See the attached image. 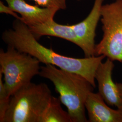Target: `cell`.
Segmentation results:
<instances>
[{
  "label": "cell",
  "instance_id": "1",
  "mask_svg": "<svg viewBox=\"0 0 122 122\" xmlns=\"http://www.w3.org/2000/svg\"><path fill=\"white\" fill-rule=\"evenodd\" d=\"M2 39L7 45L30 54L45 65L51 64L61 69L79 74L96 87L95 73L98 66L105 57L104 55L77 58L62 55L40 44L29 27L16 19L12 29L5 31Z\"/></svg>",
  "mask_w": 122,
  "mask_h": 122
},
{
  "label": "cell",
  "instance_id": "2",
  "mask_svg": "<svg viewBox=\"0 0 122 122\" xmlns=\"http://www.w3.org/2000/svg\"><path fill=\"white\" fill-rule=\"evenodd\" d=\"M39 75L53 84L72 122H88L85 113V103L89 94L93 92L95 88L86 79L51 64L41 66Z\"/></svg>",
  "mask_w": 122,
  "mask_h": 122
},
{
  "label": "cell",
  "instance_id": "3",
  "mask_svg": "<svg viewBox=\"0 0 122 122\" xmlns=\"http://www.w3.org/2000/svg\"><path fill=\"white\" fill-rule=\"evenodd\" d=\"M52 96L45 83L26 84L11 96L2 122H39Z\"/></svg>",
  "mask_w": 122,
  "mask_h": 122
},
{
  "label": "cell",
  "instance_id": "4",
  "mask_svg": "<svg viewBox=\"0 0 122 122\" xmlns=\"http://www.w3.org/2000/svg\"><path fill=\"white\" fill-rule=\"evenodd\" d=\"M40 63L37 58L13 46L8 45L6 51L0 49V72L4 75L5 86L10 96L39 75Z\"/></svg>",
  "mask_w": 122,
  "mask_h": 122
},
{
  "label": "cell",
  "instance_id": "5",
  "mask_svg": "<svg viewBox=\"0 0 122 122\" xmlns=\"http://www.w3.org/2000/svg\"><path fill=\"white\" fill-rule=\"evenodd\" d=\"M101 13L103 35L96 45L95 56L122 62V0L103 4Z\"/></svg>",
  "mask_w": 122,
  "mask_h": 122
},
{
  "label": "cell",
  "instance_id": "6",
  "mask_svg": "<svg viewBox=\"0 0 122 122\" xmlns=\"http://www.w3.org/2000/svg\"><path fill=\"white\" fill-rule=\"evenodd\" d=\"M113 61L107 58L101 62L95 73L98 82V93L110 106L122 109V83L114 82L112 72L115 66Z\"/></svg>",
  "mask_w": 122,
  "mask_h": 122
},
{
  "label": "cell",
  "instance_id": "7",
  "mask_svg": "<svg viewBox=\"0 0 122 122\" xmlns=\"http://www.w3.org/2000/svg\"><path fill=\"white\" fill-rule=\"evenodd\" d=\"M105 0H95L91 12L81 22L71 25L81 44V49L86 57L95 56L96 30L101 19V8Z\"/></svg>",
  "mask_w": 122,
  "mask_h": 122
},
{
  "label": "cell",
  "instance_id": "8",
  "mask_svg": "<svg viewBox=\"0 0 122 122\" xmlns=\"http://www.w3.org/2000/svg\"><path fill=\"white\" fill-rule=\"evenodd\" d=\"M9 7L20 15V20L29 27L53 20L57 11L56 9L40 7L31 5L25 0H5Z\"/></svg>",
  "mask_w": 122,
  "mask_h": 122
},
{
  "label": "cell",
  "instance_id": "9",
  "mask_svg": "<svg viewBox=\"0 0 122 122\" xmlns=\"http://www.w3.org/2000/svg\"><path fill=\"white\" fill-rule=\"evenodd\" d=\"M88 122H122V109H113L99 93L91 92L85 103Z\"/></svg>",
  "mask_w": 122,
  "mask_h": 122
},
{
  "label": "cell",
  "instance_id": "10",
  "mask_svg": "<svg viewBox=\"0 0 122 122\" xmlns=\"http://www.w3.org/2000/svg\"><path fill=\"white\" fill-rule=\"evenodd\" d=\"M29 28L37 40L44 36H52L68 41L81 48V44L71 25L59 24L53 19L42 24L30 26Z\"/></svg>",
  "mask_w": 122,
  "mask_h": 122
},
{
  "label": "cell",
  "instance_id": "11",
  "mask_svg": "<svg viewBox=\"0 0 122 122\" xmlns=\"http://www.w3.org/2000/svg\"><path fill=\"white\" fill-rule=\"evenodd\" d=\"M61 103L59 98L52 96L39 122H72L69 113L62 109Z\"/></svg>",
  "mask_w": 122,
  "mask_h": 122
},
{
  "label": "cell",
  "instance_id": "12",
  "mask_svg": "<svg viewBox=\"0 0 122 122\" xmlns=\"http://www.w3.org/2000/svg\"><path fill=\"white\" fill-rule=\"evenodd\" d=\"M2 75L0 72V122H2L6 112L9 107L10 97L2 81Z\"/></svg>",
  "mask_w": 122,
  "mask_h": 122
},
{
  "label": "cell",
  "instance_id": "13",
  "mask_svg": "<svg viewBox=\"0 0 122 122\" xmlns=\"http://www.w3.org/2000/svg\"><path fill=\"white\" fill-rule=\"evenodd\" d=\"M35 2L36 4L44 8L64 10L66 8V0H28Z\"/></svg>",
  "mask_w": 122,
  "mask_h": 122
},
{
  "label": "cell",
  "instance_id": "14",
  "mask_svg": "<svg viewBox=\"0 0 122 122\" xmlns=\"http://www.w3.org/2000/svg\"><path fill=\"white\" fill-rule=\"evenodd\" d=\"M0 13H6L7 14L12 15L16 17V19L20 20V17H19L17 15H16L15 12H14L12 9H11L10 7H9L8 6L7 7L5 6V5L4 4L3 2H2L1 1H0Z\"/></svg>",
  "mask_w": 122,
  "mask_h": 122
}]
</instances>
